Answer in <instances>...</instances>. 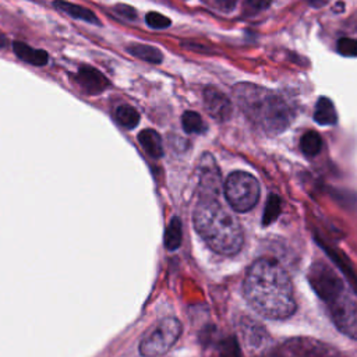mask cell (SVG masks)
Wrapping results in <instances>:
<instances>
[{
    "mask_svg": "<svg viewBox=\"0 0 357 357\" xmlns=\"http://www.w3.org/2000/svg\"><path fill=\"white\" fill-rule=\"evenodd\" d=\"M225 197L236 213H249L260 201V183L246 172H233L225 183Z\"/></svg>",
    "mask_w": 357,
    "mask_h": 357,
    "instance_id": "cell-4",
    "label": "cell"
},
{
    "mask_svg": "<svg viewBox=\"0 0 357 357\" xmlns=\"http://www.w3.org/2000/svg\"><path fill=\"white\" fill-rule=\"evenodd\" d=\"M13 49H15V53L22 60H24L26 63L33 65V66H45L49 60V56L45 51L34 49V48L28 47L27 44H23V42H15Z\"/></svg>",
    "mask_w": 357,
    "mask_h": 357,
    "instance_id": "cell-14",
    "label": "cell"
},
{
    "mask_svg": "<svg viewBox=\"0 0 357 357\" xmlns=\"http://www.w3.org/2000/svg\"><path fill=\"white\" fill-rule=\"evenodd\" d=\"M182 126H183L185 131L189 133V134H201L206 130V124L203 122V117L193 110H188V112L183 113Z\"/></svg>",
    "mask_w": 357,
    "mask_h": 357,
    "instance_id": "cell-21",
    "label": "cell"
},
{
    "mask_svg": "<svg viewBox=\"0 0 357 357\" xmlns=\"http://www.w3.org/2000/svg\"><path fill=\"white\" fill-rule=\"evenodd\" d=\"M336 49L344 58H356L357 56V40L340 38L336 44Z\"/></svg>",
    "mask_w": 357,
    "mask_h": 357,
    "instance_id": "cell-23",
    "label": "cell"
},
{
    "mask_svg": "<svg viewBox=\"0 0 357 357\" xmlns=\"http://www.w3.org/2000/svg\"><path fill=\"white\" fill-rule=\"evenodd\" d=\"M257 357H296L290 349L285 344V346H276V347H272V349H268L265 350L264 353H261L260 356Z\"/></svg>",
    "mask_w": 357,
    "mask_h": 357,
    "instance_id": "cell-26",
    "label": "cell"
},
{
    "mask_svg": "<svg viewBox=\"0 0 357 357\" xmlns=\"http://www.w3.org/2000/svg\"><path fill=\"white\" fill-rule=\"evenodd\" d=\"M271 3V0H246V8L251 13L261 12L263 9H267L268 5Z\"/></svg>",
    "mask_w": 357,
    "mask_h": 357,
    "instance_id": "cell-28",
    "label": "cell"
},
{
    "mask_svg": "<svg viewBox=\"0 0 357 357\" xmlns=\"http://www.w3.org/2000/svg\"><path fill=\"white\" fill-rule=\"evenodd\" d=\"M145 23L151 28H155V30H163V28H167L172 24V22L166 16H163L160 13H156V12L148 13L147 17H145Z\"/></svg>",
    "mask_w": 357,
    "mask_h": 357,
    "instance_id": "cell-24",
    "label": "cell"
},
{
    "mask_svg": "<svg viewBox=\"0 0 357 357\" xmlns=\"http://www.w3.org/2000/svg\"><path fill=\"white\" fill-rule=\"evenodd\" d=\"M53 6L58 10L69 15L70 17H73L76 20H81V22H85V23H90V24H97V26L101 24V22L97 17V15L92 10H90V9H87L84 6L66 2V0H56V2L53 3Z\"/></svg>",
    "mask_w": 357,
    "mask_h": 357,
    "instance_id": "cell-12",
    "label": "cell"
},
{
    "mask_svg": "<svg viewBox=\"0 0 357 357\" xmlns=\"http://www.w3.org/2000/svg\"><path fill=\"white\" fill-rule=\"evenodd\" d=\"M243 294L263 317L285 319L296 311L294 290L286 269L275 260L254 261L243 281Z\"/></svg>",
    "mask_w": 357,
    "mask_h": 357,
    "instance_id": "cell-1",
    "label": "cell"
},
{
    "mask_svg": "<svg viewBox=\"0 0 357 357\" xmlns=\"http://www.w3.org/2000/svg\"><path fill=\"white\" fill-rule=\"evenodd\" d=\"M9 45V42H8V38L5 37V35H2L0 34V49H3V48H6Z\"/></svg>",
    "mask_w": 357,
    "mask_h": 357,
    "instance_id": "cell-30",
    "label": "cell"
},
{
    "mask_svg": "<svg viewBox=\"0 0 357 357\" xmlns=\"http://www.w3.org/2000/svg\"><path fill=\"white\" fill-rule=\"evenodd\" d=\"M300 148L307 156H315L322 149V138L317 131H307L300 140Z\"/></svg>",
    "mask_w": 357,
    "mask_h": 357,
    "instance_id": "cell-19",
    "label": "cell"
},
{
    "mask_svg": "<svg viewBox=\"0 0 357 357\" xmlns=\"http://www.w3.org/2000/svg\"><path fill=\"white\" fill-rule=\"evenodd\" d=\"M317 242L321 244L322 250H324V251L331 257L332 263H333V264L340 269V272L343 274V276L350 282V285H351V288H353L354 293L357 294V275L354 274L353 267H351V264L347 261V258H346L340 251H338V250L332 249L328 243H324L321 239H318V238H317Z\"/></svg>",
    "mask_w": 357,
    "mask_h": 357,
    "instance_id": "cell-10",
    "label": "cell"
},
{
    "mask_svg": "<svg viewBox=\"0 0 357 357\" xmlns=\"http://www.w3.org/2000/svg\"><path fill=\"white\" fill-rule=\"evenodd\" d=\"M182 335V324L174 317L160 319L140 342L142 357H159L170 350Z\"/></svg>",
    "mask_w": 357,
    "mask_h": 357,
    "instance_id": "cell-5",
    "label": "cell"
},
{
    "mask_svg": "<svg viewBox=\"0 0 357 357\" xmlns=\"http://www.w3.org/2000/svg\"><path fill=\"white\" fill-rule=\"evenodd\" d=\"M314 122L319 126H332L338 122V113L331 99L325 97L318 99L314 110Z\"/></svg>",
    "mask_w": 357,
    "mask_h": 357,
    "instance_id": "cell-15",
    "label": "cell"
},
{
    "mask_svg": "<svg viewBox=\"0 0 357 357\" xmlns=\"http://www.w3.org/2000/svg\"><path fill=\"white\" fill-rule=\"evenodd\" d=\"M80 87L88 95H99L109 87V80L97 69L91 66H83L77 76Z\"/></svg>",
    "mask_w": 357,
    "mask_h": 357,
    "instance_id": "cell-9",
    "label": "cell"
},
{
    "mask_svg": "<svg viewBox=\"0 0 357 357\" xmlns=\"http://www.w3.org/2000/svg\"><path fill=\"white\" fill-rule=\"evenodd\" d=\"M138 142L142 149L153 159H158L163 155V145L159 133L152 128H145L138 134Z\"/></svg>",
    "mask_w": 357,
    "mask_h": 357,
    "instance_id": "cell-13",
    "label": "cell"
},
{
    "mask_svg": "<svg viewBox=\"0 0 357 357\" xmlns=\"http://www.w3.org/2000/svg\"><path fill=\"white\" fill-rule=\"evenodd\" d=\"M242 333L244 338V342L249 344V347H263L268 340L269 336L265 332V329L256 321L253 319H244L242 322Z\"/></svg>",
    "mask_w": 357,
    "mask_h": 357,
    "instance_id": "cell-11",
    "label": "cell"
},
{
    "mask_svg": "<svg viewBox=\"0 0 357 357\" xmlns=\"http://www.w3.org/2000/svg\"><path fill=\"white\" fill-rule=\"evenodd\" d=\"M336 328L344 335L357 339V301L343 288L324 301Z\"/></svg>",
    "mask_w": 357,
    "mask_h": 357,
    "instance_id": "cell-6",
    "label": "cell"
},
{
    "mask_svg": "<svg viewBox=\"0 0 357 357\" xmlns=\"http://www.w3.org/2000/svg\"><path fill=\"white\" fill-rule=\"evenodd\" d=\"M194 228L207 246L218 254H238L244 242L239 221L214 197H204L196 207Z\"/></svg>",
    "mask_w": 357,
    "mask_h": 357,
    "instance_id": "cell-2",
    "label": "cell"
},
{
    "mask_svg": "<svg viewBox=\"0 0 357 357\" xmlns=\"http://www.w3.org/2000/svg\"><path fill=\"white\" fill-rule=\"evenodd\" d=\"M203 173H201V183L203 186H207V190H213L214 193L217 192V186H219V172L217 169V165L214 163L215 160L213 159L211 155H204L203 156Z\"/></svg>",
    "mask_w": 357,
    "mask_h": 357,
    "instance_id": "cell-16",
    "label": "cell"
},
{
    "mask_svg": "<svg viewBox=\"0 0 357 357\" xmlns=\"http://www.w3.org/2000/svg\"><path fill=\"white\" fill-rule=\"evenodd\" d=\"M115 12L120 16V17H123V19H126V20H135L137 19V12L131 8V6H127V5H117L116 8H115Z\"/></svg>",
    "mask_w": 357,
    "mask_h": 357,
    "instance_id": "cell-27",
    "label": "cell"
},
{
    "mask_svg": "<svg viewBox=\"0 0 357 357\" xmlns=\"http://www.w3.org/2000/svg\"><path fill=\"white\" fill-rule=\"evenodd\" d=\"M281 210H282V203L281 199L275 194H271L267 200L265 204V210H264V217H263V225L264 226H269L271 224H274L278 217L281 215Z\"/></svg>",
    "mask_w": 357,
    "mask_h": 357,
    "instance_id": "cell-22",
    "label": "cell"
},
{
    "mask_svg": "<svg viewBox=\"0 0 357 357\" xmlns=\"http://www.w3.org/2000/svg\"><path fill=\"white\" fill-rule=\"evenodd\" d=\"M116 120L119 122L120 126H123L124 128H135L140 123V113L127 105L119 106L116 110Z\"/></svg>",
    "mask_w": 357,
    "mask_h": 357,
    "instance_id": "cell-20",
    "label": "cell"
},
{
    "mask_svg": "<svg viewBox=\"0 0 357 357\" xmlns=\"http://www.w3.org/2000/svg\"><path fill=\"white\" fill-rule=\"evenodd\" d=\"M128 53L133 55L134 58L152 63V65H159L163 60V55L159 49L149 47V45H144V44H131L127 48Z\"/></svg>",
    "mask_w": 357,
    "mask_h": 357,
    "instance_id": "cell-17",
    "label": "cell"
},
{
    "mask_svg": "<svg viewBox=\"0 0 357 357\" xmlns=\"http://www.w3.org/2000/svg\"><path fill=\"white\" fill-rule=\"evenodd\" d=\"M221 357H242L240 347L235 338H229L221 344Z\"/></svg>",
    "mask_w": 357,
    "mask_h": 357,
    "instance_id": "cell-25",
    "label": "cell"
},
{
    "mask_svg": "<svg viewBox=\"0 0 357 357\" xmlns=\"http://www.w3.org/2000/svg\"><path fill=\"white\" fill-rule=\"evenodd\" d=\"M204 105L208 112V115L218 120V122H225L231 117L232 115V103L222 91L208 87L204 90Z\"/></svg>",
    "mask_w": 357,
    "mask_h": 357,
    "instance_id": "cell-8",
    "label": "cell"
},
{
    "mask_svg": "<svg viewBox=\"0 0 357 357\" xmlns=\"http://www.w3.org/2000/svg\"><path fill=\"white\" fill-rule=\"evenodd\" d=\"M235 91L246 116L265 133L279 134L290 124L292 110L279 95L247 83Z\"/></svg>",
    "mask_w": 357,
    "mask_h": 357,
    "instance_id": "cell-3",
    "label": "cell"
},
{
    "mask_svg": "<svg viewBox=\"0 0 357 357\" xmlns=\"http://www.w3.org/2000/svg\"><path fill=\"white\" fill-rule=\"evenodd\" d=\"M286 346L296 357H344L332 346L313 339H293Z\"/></svg>",
    "mask_w": 357,
    "mask_h": 357,
    "instance_id": "cell-7",
    "label": "cell"
},
{
    "mask_svg": "<svg viewBox=\"0 0 357 357\" xmlns=\"http://www.w3.org/2000/svg\"><path fill=\"white\" fill-rule=\"evenodd\" d=\"M238 2L239 0H215L217 6L224 12H232L236 8Z\"/></svg>",
    "mask_w": 357,
    "mask_h": 357,
    "instance_id": "cell-29",
    "label": "cell"
},
{
    "mask_svg": "<svg viewBox=\"0 0 357 357\" xmlns=\"http://www.w3.org/2000/svg\"><path fill=\"white\" fill-rule=\"evenodd\" d=\"M183 240V226H182V221L178 218H172L170 224L166 228L165 232V247L170 251L177 250L181 247Z\"/></svg>",
    "mask_w": 357,
    "mask_h": 357,
    "instance_id": "cell-18",
    "label": "cell"
}]
</instances>
